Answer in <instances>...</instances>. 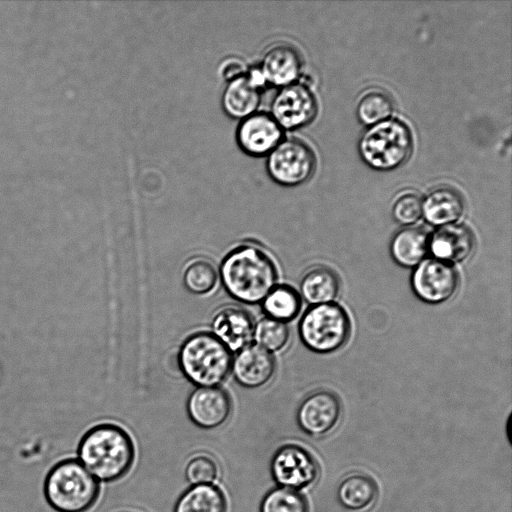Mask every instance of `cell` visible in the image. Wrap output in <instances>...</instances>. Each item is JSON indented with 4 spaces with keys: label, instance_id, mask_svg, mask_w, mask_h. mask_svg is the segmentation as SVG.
Here are the masks:
<instances>
[{
    "label": "cell",
    "instance_id": "cell-1",
    "mask_svg": "<svg viewBox=\"0 0 512 512\" xmlns=\"http://www.w3.org/2000/svg\"><path fill=\"white\" fill-rule=\"evenodd\" d=\"M219 276L229 296L241 303L254 305L261 303L276 286L278 271L264 249L245 243L223 258Z\"/></svg>",
    "mask_w": 512,
    "mask_h": 512
},
{
    "label": "cell",
    "instance_id": "cell-2",
    "mask_svg": "<svg viewBox=\"0 0 512 512\" xmlns=\"http://www.w3.org/2000/svg\"><path fill=\"white\" fill-rule=\"evenodd\" d=\"M135 459V447L129 433L113 423L89 429L78 445V461L98 481L113 482L125 476Z\"/></svg>",
    "mask_w": 512,
    "mask_h": 512
},
{
    "label": "cell",
    "instance_id": "cell-3",
    "mask_svg": "<svg viewBox=\"0 0 512 512\" xmlns=\"http://www.w3.org/2000/svg\"><path fill=\"white\" fill-rule=\"evenodd\" d=\"M232 353L212 333L189 335L178 351L183 376L197 387L219 386L231 372Z\"/></svg>",
    "mask_w": 512,
    "mask_h": 512
},
{
    "label": "cell",
    "instance_id": "cell-4",
    "mask_svg": "<svg viewBox=\"0 0 512 512\" xmlns=\"http://www.w3.org/2000/svg\"><path fill=\"white\" fill-rule=\"evenodd\" d=\"M99 493L98 480L76 459L54 465L44 483L46 500L58 512H85Z\"/></svg>",
    "mask_w": 512,
    "mask_h": 512
},
{
    "label": "cell",
    "instance_id": "cell-5",
    "mask_svg": "<svg viewBox=\"0 0 512 512\" xmlns=\"http://www.w3.org/2000/svg\"><path fill=\"white\" fill-rule=\"evenodd\" d=\"M413 138L409 127L398 119H387L368 128L360 138L359 153L371 168L388 171L410 156Z\"/></svg>",
    "mask_w": 512,
    "mask_h": 512
},
{
    "label": "cell",
    "instance_id": "cell-6",
    "mask_svg": "<svg viewBox=\"0 0 512 512\" xmlns=\"http://www.w3.org/2000/svg\"><path fill=\"white\" fill-rule=\"evenodd\" d=\"M298 332L309 350L327 354L345 345L350 336L351 323L345 309L337 303L313 305L303 314Z\"/></svg>",
    "mask_w": 512,
    "mask_h": 512
},
{
    "label": "cell",
    "instance_id": "cell-7",
    "mask_svg": "<svg viewBox=\"0 0 512 512\" xmlns=\"http://www.w3.org/2000/svg\"><path fill=\"white\" fill-rule=\"evenodd\" d=\"M316 161L311 148L295 138L282 139L267 155L266 169L270 178L282 186H297L313 174Z\"/></svg>",
    "mask_w": 512,
    "mask_h": 512
},
{
    "label": "cell",
    "instance_id": "cell-8",
    "mask_svg": "<svg viewBox=\"0 0 512 512\" xmlns=\"http://www.w3.org/2000/svg\"><path fill=\"white\" fill-rule=\"evenodd\" d=\"M270 472L279 487L300 491L312 486L318 479L319 465L304 447L285 444L274 452Z\"/></svg>",
    "mask_w": 512,
    "mask_h": 512
},
{
    "label": "cell",
    "instance_id": "cell-9",
    "mask_svg": "<svg viewBox=\"0 0 512 512\" xmlns=\"http://www.w3.org/2000/svg\"><path fill=\"white\" fill-rule=\"evenodd\" d=\"M459 274L452 264L435 258L424 259L411 275V287L418 299L428 304L449 300L457 291Z\"/></svg>",
    "mask_w": 512,
    "mask_h": 512
},
{
    "label": "cell",
    "instance_id": "cell-10",
    "mask_svg": "<svg viewBox=\"0 0 512 512\" xmlns=\"http://www.w3.org/2000/svg\"><path fill=\"white\" fill-rule=\"evenodd\" d=\"M317 112L313 93L302 83L281 87L271 103V116L282 129H298L309 124Z\"/></svg>",
    "mask_w": 512,
    "mask_h": 512
},
{
    "label": "cell",
    "instance_id": "cell-11",
    "mask_svg": "<svg viewBox=\"0 0 512 512\" xmlns=\"http://www.w3.org/2000/svg\"><path fill=\"white\" fill-rule=\"evenodd\" d=\"M340 416L341 403L337 395L328 390H318L301 402L296 419L302 431L320 437L337 426Z\"/></svg>",
    "mask_w": 512,
    "mask_h": 512
},
{
    "label": "cell",
    "instance_id": "cell-12",
    "mask_svg": "<svg viewBox=\"0 0 512 512\" xmlns=\"http://www.w3.org/2000/svg\"><path fill=\"white\" fill-rule=\"evenodd\" d=\"M283 139V129L270 113L255 112L240 120L236 129L239 148L251 157L267 156Z\"/></svg>",
    "mask_w": 512,
    "mask_h": 512
},
{
    "label": "cell",
    "instance_id": "cell-13",
    "mask_svg": "<svg viewBox=\"0 0 512 512\" xmlns=\"http://www.w3.org/2000/svg\"><path fill=\"white\" fill-rule=\"evenodd\" d=\"M187 413L190 420L203 429L223 425L232 411L229 394L219 386L197 387L188 397Z\"/></svg>",
    "mask_w": 512,
    "mask_h": 512
},
{
    "label": "cell",
    "instance_id": "cell-14",
    "mask_svg": "<svg viewBox=\"0 0 512 512\" xmlns=\"http://www.w3.org/2000/svg\"><path fill=\"white\" fill-rule=\"evenodd\" d=\"M254 324L248 311L239 306L226 305L214 313L211 330L232 353L251 344Z\"/></svg>",
    "mask_w": 512,
    "mask_h": 512
},
{
    "label": "cell",
    "instance_id": "cell-15",
    "mask_svg": "<svg viewBox=\"0 0 512 512\" xmlns=\"http://www.w3.org/2000/svg\"><path fill=\"white\" fill-rule=\"evenodd\" d=\"M257 67L266 84L281 88L299 78L302 58L294 46L278 42L266 49Z\"/></svg>",
    "mask_w": 512,
    "mask_h": 512
},
{
    "label": "cell",
    "instance_id": "cell-16",
    "mask_svg": "<svg viewBox=\"0 0 512 512\" xmlns=\"http://www.w3.org/2000/svg\"><path fill=\"white\" fill-rule=\"evenodd\" d=\"M275 372L272 354L256 344H249L232 358L231 373L235 381L246 388L267 384Z\"/></svg>",
    "mask_w": 512,
    "mask_h": 512
},
{
    "label": "cell",
    "instance_id": "cell-17",
    "mask_svg": "<svg viewBox=\"0 0 512 512\" xmlns=\"http://www.w3.org/2000/svg\"><path fill=\"white\" fill-rule=\"evenodd\" d=\"M475 236L464 224L440 226L429 239V252L433 258L452 264L465 261L474 251Z\"/></svg>",
    "mask_w": 512,
    "mask_h": 512
},
{
    "label": "cell",
    "instance_id": "cell-18",
    "mask_svg": "<svg viewBox=\"0 0 512 512\" xmlns=\"http://www.w3.org/2000/svg\"><path fill=\"white\" fill-rule=\"evenodd\" d=\"M263 87L249 71L229 82L222 93V108L233 119L242 120L256 112L261 101Z\"/></svg>",
    "mask_w": 512,
    "mask_h": 512
},
{
    "label": "cell",
    "instance_id": "cell-19",
    "mask_svg": "<svg viewBox=\"0 0 512 512\" xmlns=\"http://www.w3.org/2000/svg\"><path fill=\"white\" fill-rule=\"evenodd\" d=\"M462 195L452 187L440 186L430 191L422 200V215L433 226H443L457 221L464 212Z\"/></svg>",
    "mask_w": 512,
    "mask_h": 512
},
{
    "label": "cell",
    "instance_id": "cell-20",
    "mask_svg": "<svg viewBox=\"0 0 512 512\" xmlns=\"http://www.w3.org/2000/svg\"><path fill=\"white\" fill-rule=\"evenodd\" d=\"M429 252V237L419 227L398 230L390 242V255L394 262L404 268H415Z\"/></svg>",
    "mask_w": 512,
    "mask_h": 512
},
{
    "label": "cell",
    "instance_id": "cell-21",
    "mask_svg": "<svg viewBox=\"0 0 512 512\" xmlns=\"http://www.w3.org/2000/svg\"><path fill=\"white\" fill-rule=\"evenodd\" d=\"M300 297L311 306L332 303L340 293L338 275L325 266L308 270L301 278Z\"/></svg>",
    "mask_w": 512,
    "mask_h": 512
},
{
    "label": "cell",
    "instance_id": "cell-22",
    "mask_svg": "<svg viewBox=\"0 0 512 512\" xmlns=\"http://www.w3.org/2000/svg\"><path fill=\"white\" fill-rule=\"evenodd\" d=\"M378 496V487L373 478L365 474H351L339 484L337 497L340 504L352 511H363L371 507Z\"/></svg>",
    "mask_w": 512,
    "mask_h": 512
},
{
    "label": "cell",
    "instance_id": "cell-23",
    "mask_svg": "<svg viewBox=\"0 0 512 512\" xmlns=\"http://www.w3.org/2000/svg\"><path fill=\"white\" fill-rule=\"evenodd\" d=\"M224 492L215 484L194 485L175 503L174 512H226Z\"/></svg>",
    "mask_w": 512,
    "mask_h": 512
},
{
    "label": "cell",
    "instance_id": "cell-24",
    "mask_svg": "<svg viewBox=\"0 0 512 512\" xmlns=\"http://www.w3.org/2000/svg\"><path fill=\"white\" fill-rule=\"evenodd\" d=\"M266 317L284 323L297 317L301 310L300 294L291 286L276 285L261 301Z\"/></svg>",
    "mask_w": 512,
    "mask_h": 512
},
{
    "label": "cell",
    "instance_id": "cell-25",
    "mask_svg": "<svg viewBox=\"0 0 512 512\" xmlns=\"http://www.w3.org/2000/svg\"><path fill=\"white\" fill-rule=\"evenodd\" d=\"M219 278L214 264L206 258L196 257L190 260L183 270L184 287L192 294L205 295L216 286Z\"/></svg>",
    "mask_w": 512,
    "mask_h": 512
},
{
    "label": "cell",
    "instance_id": "cell-26",
    "mask_svg": "<svg viewBox=\"0 0 512 512\" xmlns=\"http://www.w3.org/2000/svg\"><path fill=\"white\" fill-rule=\"evenodd\" d=\"M290 338V329L284 322L263 317L254 324L255 344L272 353L282 350Z\"/></svg>",
    "mask_w": 512,
    "mask_h": 512
},
{
    "label": "cell",
    "instance_id": "cell-27",
    "mask_svg": "<svg viewBox=\"0 0 512 512\" xmlns=\"http://www.w3.org/2000/svg\"><path fill=\"white\" fill-rule=\"evenodd\" d=\"M393 109V101L389 95L379 90H372L360 98L356 113L360 122L372 126L389 119Z\"/></svg>",
    "mask_w": 512,
    "mask_h": 512
},
{
    "label": "cell",
    "instance_id": "cell-28",
    "mask_svg": "<svg viewBox=\"0 0 512 512\" xmlns=\"http://www.w3.org/2000/svg\"><path fill=\"white\" fill-rule=\"evenodd\" d=\"M306 498L296 490L276 487L269 490L260 504V512H308Z\"/></svg>",
    "mask_w": 512,
    "mask_h": 512
},
{
    "label": "cell",
    "instance_id": "cell-29",
    "mask_svg": "<svg viewBox=\"0 0 512 512\" xmlns=\"http://www.w3.org/2000/svg\"><path fill=\"white\" fill-rule=\"evenodd\" d=\"M184 473L187 481L192 486L214 484L220 476V467L211 454L197 452L187 460Z\"/></svg>",
    "mask_w": 512,
    "mask_h": 512
},
{
    "label": "cell",
    "instance_id": "cell-30",
    "mask_svg": "<svg viewBox=\"0 0 512 512\" xmlns=\"http://www.w3.org/2000/svg\"><path fill=\"white\" fill-rule=\"evenodd\" d=\"M392 216L402 225H411L422 216V199L417 193L407 191L399 195L392 206Z\"/></svg>",
    "mask_w": 512,
    "mask_h": 512
},
{
    "label": "cell",
    "instance_id": "cell-31",
    "mask_svg": "<svg viewBox=\"0 0 512 512\" xmlns=\"http://www.w3.org/2000/svg\"><path fill=\"white\" fill-rule=\"evenodd\" d=\"M248 68L238 57L226 58L219 67L221 77L227 82L244 75Z\"/></svg>",
    "mask_w": 512,
    "mask_h": 512
}]
</instances>
